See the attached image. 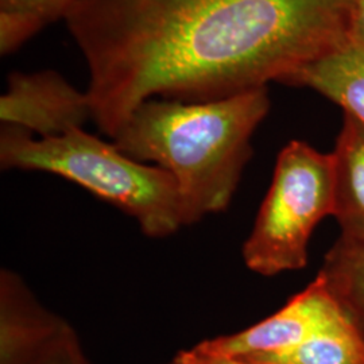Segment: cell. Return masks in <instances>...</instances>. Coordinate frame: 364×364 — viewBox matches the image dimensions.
I'll list each match as a JSON object with an SVG mask.
<instances>
[{"label": "cell", "instance_id": "6da1fadb", "mask_svg": "<svg viewBox=\"0 0 364 364\" xmlns=\"http://www.w3.org/2000/svg\"><path fill=\"white\" fill-rule=\"evenodd\" d=\"M92 120L114 138L150 99L212 102L287 82L350 41L351 0H78Z\"/></svg>", "mask_w": 364, "mask_h": 364}, {"label": "cell", "instance_id": "7a4b0ae2", "mask_svg": "<svg viewBox=\"0 0 364 364\" xmlns=\"http://www.w3.org/2000/svg\"><path fill=\"white\" fill-rule=\"evenodd\" d=\"M270 108L267 88L212 102L150 99L112 142L176 180L186 225L228 208L251 156V136Z\"/></svg>", "mask_w": 364, "mask_h": 364}, {"label": "cell", "instance_id": "3957f363", "mask_svg": "<svg viewBox=\"0 0 364 364\" xmlns=\"http://www.w3.org/2000/svg\"><path fill=\"white\" fill-rule=\"evenodd\" d=\"M0 165L3 170L45 171L77 183L136 220L153 239L168 237L186 225L180 189L169 171L139 162L114 142L82 129L36 138L3 124Z\"/></svg>", "mask_w": 364, "mask_h": 364}, {"label": "cell", "instance_id": "277c9868", "mask_svg": "<svg viewBox=\"0 0 364 364\" xmlns=\"http://www.w3.org/2000/svg\"><path fill=\"white\" fill-rule=\"evenodd\" d=\"M333 209V154L291 141L278 154L273 181L243 245L245 264L263 277L304 269L313 231Z\"/></svg>", "mask_w": 364, "mask_h": 364}, {"label": "cell", "instance_id": "5b68a950", "mask_svg": "<svg viewBox=\"0 0 364 364\" xmlns=\"http://www.w3.org/2000/svg\"><path fill=\"white\" fill-rule=\"evenodd\" d=\"M343 316L324 281L317 275L309 287L273 316L234 335L205 340L193 348L209 356L240 359L285 351L329 328Z\"/></svg>", "mask_w": 364, "mask_h": 364}, {"label": "cell", "instance_id": "8992f818", "mask_svg": "<svg viewBox=\"0 0 364 364\" xmlns=\"http://www.w3.org/2000/svg\"><path fill=\"white\" fill-rule=\"evenodd\" d=\"M92 119L87 92H80L54 70L14 72L0 97L4 126L28 131L37 138H52L82 129Z\"/></svg>", "mask_w": 364, "mask_h": 364}, {"label": "cell", "instance_id": "52a82bcc", "mask_svg": "<svg viewBox=\"0 0 364 364\" xmlns=\"http://www.w3.org/2000/svg\"><path fill=\"white\" fill-rule=\"evenodd\" d=\"M48 311L23 279L0 273V364H28L69 328Z\"/></svg>", "mask_w": 364, "mask_h": 364}, {"label": "cell", "instance_id": "ba28073f", "mask_svg": "<svg viewBox=\"0 0 364 364\" xmlns=\"http://www.w3.org/2000/svg\"><path fill=\"white\" fill-rule=\"evenodd\" d=\"M335 209L341 237L364 240V124L344 114L335 151Z\"/></svg>", "mask_w": 364, "mask_h": 364}, {"label": "cell", "instance_id": "9c48e42d", "mask_svg": "<svg viewBox=\"0 0 364 364\" xmlns=\"http://www.w3.org/2000/svg\"><path fill=\"white\" fill-rule=\"evenodd\" d=\"M285 84L312 88L364 124V49L351 38L338 50L299 69Z\"/></svg>", "mask_w": 364, "mask_h": 364}, {"label": "cell", "instance_id": "30bf717a", "mask_svg": "<svg viewBox=\"0 0 364 364\" xmlns=\"http://www.w3.org/2000/svg\"><path fill=\"white\" fill-rule=\"evenodd\" d=\"M245 360L259 364H364V336L344 314L299 346Z\"/></svg>", "mask_w": 364, "mask_h": 364}, {"label": "cell", "instance_id": "8fae6325", "mask_svg": "<svg viewBox=\"0 0 364 364\" xmlns=\"http://www.w3.org/2000/svg\"><path fill=\"white\" fill-rule=\"evenodd\" d=\"M364 336V240L338 237L317 274Z\"/></svg>", "mask_w": 364, "mask_h": 364}, {"label": "cell", "instance_id": "7c38bea8", "mask_svg": "<svg viewBox=\"0 0 364 364\" xmlns=\"http://www.w3.org/2000/svg\"><path fill=\"white\" fill-rule=\"evenodd\" d=\"M78 0H0V53L9 55L43 27L66 14Z\"/></svg>", "mask_w": 364, "mask_h": 364}, {"label": "cell", "instance_id": "4fadbf2b", "mask_svg": "<svg viewBox=\"0 0 364 364\" xmlns=\"http://www.w3.org/2000/svg\"><path fill=\"white\" fill-rule=\"evenodd\" d=\"M28 364H90L72 326L65 329Z\"/></svg>", "mask_w": 364, "mask_h": 364}, {"label": "cell", "instance_id": "5bb4252c", "mask_svg": "<svg viewBox=\"0 0 364 364\" xmlns=\"http://www.w3.org/2000/svg\"><path fill=\"white\" fill-rule=\"evenodd\" d=\"M173 362L176 364H259L248 362L240 358H224V356H209L201 352L196 351L195 348L181 351Z\"/></svg>", "mask_w": 364, "mask_h": 364}, {"label": "cell", "instance_id": "9a60e30c", "mask_svg": "<svg viewBox=\"0 0 364 364\" xmlns=\"http://www.w3.org/2000/svg\"><path fill=\"white\" fill-rule=\"evenodd\" d=\"M350 38L364 49V0H351Z\"/></svg>", "mask_w": 364, "mask_h": 364}, {"label": "cell", "instance_id": "2e32d148", "mask_svg": "<svg viewBox=\"0 0 364 364\" xmlns=\"http://www.w3.org/2000/svg\"><path fill=\"white\" fill-rule=\"evenodd\" d=\"M170 364H176V363H174V362H171V363H170Z\"/></svg>", "mask_w": 364, "mask_h": 364}]
</instances>
